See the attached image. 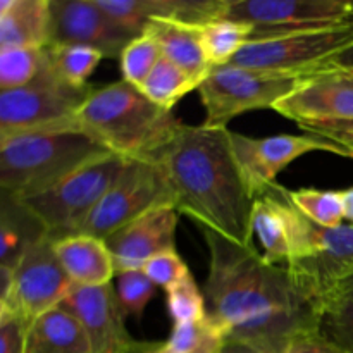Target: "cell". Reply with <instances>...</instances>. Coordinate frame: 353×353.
<instances>
[{
  "mask_svg": "<svg viewBox=\"0 0 353 353\" xmlns=\"http://www.w3.org/2000/svg\"><path fill=\"white\" fill-rule=\"evenodd\" d=\"M209 248L207 316L228 341L262 353H285L295 338L317 330V309L286 265L268 264L254 245L243 247L202 228Z\"/></svg>",
  "mask_w": 353,
  "mask_h": 353,
  "instance_id": "6da1fadb",
  "label": "cell"
},
{
  "mask_svg": "<svg viewBox=\"0 0 353 353\" xmlns=\"http://www.w3.org/2000/svg\"><path fill=\"white\" fill-rule=\"evenodd\" d=\"M176 210L200 228L250 247L255 196L231 143V130L181 124L155 157Z\"/></svg>",
  "mask_w": 353,
  "mask_h": 353,
  "instance_id": "7a4b0ae2",
  "label": "cell"
},
{
  "mask_svg": "<svg viewBox=\"0 0 353 353\" xmlns=\"http://www.w3.org/2000/svg\"><path fill=\"white\" fill-rule=\"evenodd\" d=\"M74 123L128 161H155L183 124L124 79L93 90Z\"/></svg>",
  "mask_w": 353,
  "mask_h": 353,
  "instance_id": "3957f363",
  "label": "cell"
},
{
  "mask_svg": "<svg viewBox=\"0 0 353 353\" xmlns=\"http://www.w3.org/2000/svg\"><path fill=\"white\" fill-rule=\"evenodd\" d=\"M110 154L76 123L0 138V186L16 199L34 195Z\"/></svg>",
  "mask_w": 353,
  "mask_h": 353,
  "instance_id": "277c9868",
  "label": "cell"
},
{
  "mask_svg": "<svg viewBox=\"0 0 353 353\" xmlns=\"http://www.w3.org/2000/svg\"><path fill=\"white\" fill-rule=\"evenodd\" d=\"M116 154L88 162L34 195L17 199L54 240L72 236L128 165ZM16 199V196H14Z\"/></svg>",
  "mask_w": 353,
  "mask_h": 353,
  "instance_id": "5b68a950",
  "label": "cell"
},
{
  "mask_svg": "<svg viewBox=\"0 0 353 353\" xmlns=\"http://www.w3.org/2000/svg\"><path fill=\"white\" fill-rule=\"evenodd\" d=\"M74 283L55 254L48 234L26 248L14 269L0 265V312L19 317L26 326L61 305Z\"/></svg>",
  "mask_w": 353,
  "mask_h": 353,
  "instance_id": "8992f818",
  "label": "cell"
},
{
  "mask_svg": "<svg viewBox=\"0 0 353 353\" xmlns=\"http://www.w3.org/2000/svg\"><path fill=\"white\" fill-rule=\"evenodd\" d=\"M303 76L278 74L240 65L214 68L200 85L205 107L203 126L223 130L234 117L259 109H272L296 88Z\"/></svg>",
  "mask_w": 353,
  "mask_h": 353,
  "instance_id": "52a82bcc",
  "label": "cell"
},
{
  "mask_svg": "<svg viewBox=\"0 0 353 353\" xmlns=\"http://www.w3.org/2000/svg\"><path fill=\"white\" fill-rule=\"evenodd\" d=\"M97 86L69 85L47 62L37 78L23 88L0 92V138L40 128L74 123L83 103Z\"/></svg>",
  "mask_w": 353,
  "mask_h": 353,
  "instance_id": "ba28073f",
  "label": "cell"
},
{
  "mask_svg": "<svg viewBox=\"0 0 353 353\" xmlns=\"http://www.w3.org/2000/svg\"><path fill=\"white\" fill-rule=\"evenodd\" d=\"M352 47L353 23L250 41L231 64L278 74L309 76L334 65V61Z\"/></svg>",
  "mask_w": 353,
  "mask_h": 353,
  "instance_id": "9c48e42d",
  "label": "cell"
},
{
  "mask_svg": "<svg viewBox=\"0 0 353 353\" xmlns=\"http://www.w3.org/2000/svg\"><path fill=\"white\" fill-rule=\"evenodd\" d=\"M226 19L252 28L250 41L353 23L352 0H230Z\"/></svg>",
  "mask_w": 353,
  "mask_h": 353,
  "instance_id": "30bf717a",
  "label": "cell"
},
{
  "mask_svg": "<svg viewBox=\"0 0 353 353\" xmlns=\"http://www.w3.org/2000/svg\"><path fill=\"white\" fill-rule=\"evenodd\" d=\"M172 205L164 174L154 161H130L76 234L107 240L148 210Z\"/></svg>",
  "mask_w": 353,
  "mask_h": 353,
  "instance_id": "8fae6325",
  "label": "cell"
},
{
  "mask_svg": "<svg viewBox=\"0 0 353 353\" xmlns=\"http://www.w3.org/2000/svg\"><path fill=\"white\" fill-rule=\"evenodd\" d=\"M231 143L245 181L255 199L265 195L276 185L279 172L310 152H331L353 159L352 152L343 145L312 133L250 138L231 131Z\"/></svg>",
  "mask_w": 353,
  "mask_h": 353,
  "instance_id": "7c38bea8",
  "label": "cell"
},
{
  "mask_svg": "<svg viewBox=\"0 0 353 353\" xmlns=\"http://www.w3.org/2000/svg\"><path fill=\"white\" fill-rule=\"evenodd\" d=\"M286 269L300 292L317 309L334 286L353 276V226H316L309 254L288 262Z\"/></svg>",
  "mask_w": 353,
  "mask_h": 353,
  "instance_id": "4fadbf2b",
  "label": "cell"
},
{
  "mask_svg": "<svg viewBox=\"0 0 353 353\" xmlns=\"http://www.w3.org/2000/svg\"><path fill=\"white\" fill-rule=\"evenodd\" d=\"M61 307L85 327L93 353H143L150 348L152 343L134 340L128 333L112 283L95 288L74 285Z\"/></svg>",
  "mask_w": 353,
  "mask_h": 353,
  "instance_id": "5bb4252c",
  "label": "cell"
},
{
  "mask_svg": "<svg viewBox=\"0 0 353 353\" xmlns=\"http://www.w3.org/2000/svg\"><path fill=\"white\" fill-rule=\"evenodd\" d=\"M272 110L299 124L353 119V71L331 65L303 76Z\"/></svg>",
  "mask_w": 353,
  "mask_h": 353,
  "instance_id": "9a60e30c",
  "label": "cell"
},
{
  "mask_svg": "<svg viewBox=\"0 0 353 353\" xmlns=\"http://www.w3.org/2000/svg\"><path fill=\"white\" fill-rule=\"evenodd\" d=\"M52 43L81 45L105 59H119L134 34L114 23L97 0H50Z\"/></svg>",
  "mask_w": 353,
  "mask_h": 353,
  "instance_id": "2e32d148",
  "label": "cell"
},
{
  "mask_svg": "<svg viewBox=\"0 0 353 353\" xmlns=\"http://www.w3.org/2000/svg\"><path fill=\"white\" fill-rule=\"evenodd\" d=\"M178 210L172 205L148 210L137 221L103 240L112 254L116 274L141 271L154 255L176 248Z\"/></svg>",
  "mask_w": 353,
  "mask_h": 353,
  "instance_id": "e0dca14e",
  "label": "cell"
},
{
  "mask_svg": "<svg viewBox=\"0 0 353 353\" xmlns=\"http://www.w3.org/2000/svg\"><path fill=\"white\" fill-rule=\"evenodd\" d=\"M50 40V0H0V48H45Z\"/></svg>",
  "mask_w": 353,
  "mask_h": 353,
  "instance_id": "ac0fdd59",
  "label": "cell"
},
{
  "mask_svg": "<svg viewBox=\"0 0 353 353\" xmlns=\"http://www.w3.org/2000/svg\"><path fill=\"white\" fill-rule=\"evenodd\" d=\"M55 254L76 286H105L116 276L112 254L103 240L88 234L55 240Z\"/></svg>",
  "mask_w": 353,
  "mask_h": 353,
  "instance_id": "d6986e66",
  "label": "cell"
},
{
  "mask_svg": "<svg viewBox=\"0 0 353 353\" xmlns=\"http://www.w3.org/2000/svg\"><path fill=\"white\" fill-rule=\"evenodd\" d=\"M24 353H93V348L81 323L59 305L28 326Z\"/></svg>",
  "mask_w": 353,
  "mask_h": 353,
  "instance_id": "ffe728a7",
  "label": "cell"
},
{
  "mask_svg": "<svg viewBox=\"0 0 353 353\" xmlns=\"http://www.w3.org/2000/svg\"><path fill=\"white\" fill-rule=\"evenodd\" d=\"M200 26L176 23L168 19H150L145 31L154 34L161 47L162 57L188 72L200 85L210 74L212 68L207 62L200 41Z\"/></svg>",
  "mask_w": 353,
  "mask_h": 353,
  "instance_id": "44dd1931",
  "label": "cell"
},
{
  "mask_svg": "<svg viewBox=\"0 0 353 353\" xmlns=\"http://www.w3.org/2000/svg\"><path fill=\"white\" fill-rule=\"evenodd\" d=\"M288 190L276 183L265 195L255 199L252 214V230L257 234L264 261L268 264L279 265L290 259L288 214H286Z\"/></svg>",
  "mask_w": 353,
  "mask_h": 353,
  "instance_id": "7402d4cb",
  "label": "cell"
},
{
  "mask_svg": "<svg viewBox=\"0 0 353 353\" xmlns=\"http://www.w3.org/2000/svg\"><path fill=\"white\" fill-rule=\"evenodd\" d=\"M41 224L28 212L14 196L2 193V217H0V265L14 269L26 248L43 236Z\"/></svg>",
  "mask_w": 353,
  "mask_h": 353,
  "instance_id": "603a6c76",
  "label": "cell"
},
{
  "mask_svg": "<svg viewBox=\"0 0 353 353\" xmlns=\"http://www.w3.org/2000/svg\"><path fill=\"white\" fill-rule=\"evenodd\" d=\"M317 331L341 352L353 353V276L334 286L321 300Z\"/></svg>",
  "mask_w": 353,
  "mask_h": 353,
  "instance_id": "cb8c5ba5",
  "label": "cell"
},
{
  "mask_svg": "<svg viewBox=\"0 0 353 353\" xmlns=\"http://www.w3.org/2000/svg\"><path fill=\"white\" fill-rule=\"evenodd\" d=\"M199 31L203 54L212 69L231 64L252 38L250 26L226 17L203 24Z\"/></svg>",
  "mask_w": 353,
  "mask_h": 353,
  "instance_id": "d4e9b609",
  "label": "cell"
},
{
  "mask_svg": "<svg viewBox=\"0 0 353 353\" xmlns=\"http://www.w3.org/2000/svg\"><path fill=\"white\" fill-rule=\"evenodd\" d=\"M138 88L141 90L147 99H150L155 105L162 109L172 110V107L185 95L193 90L200 88V83L195 81L188 72L183 71L169 59L161 57L150 74Z\"/></svg>",
  "mask_w": 353,
  "mask_h": 353,
  "instance_id": "484cf974",
  "label": "cell"
},
{
  "mask_svg": "<svg viewBox=\"0 0 353 353\" xmlns=\"http://www.w3.org/2000/svg\"><path fill=\"white\" fill-rule=\"evenodd\" d=\"M45 55L52 71L76 88L88 86V78L93 74L103 57L99 50L81 45H57L45 47Z\"/></svg>",
  "mask_w": 353,
  "mask_h": 353,
  "instance_id": "4316f807",
  "label": "cell"
},
{
  "mask_svg": "<svg viewBox=\"0 0 353 353\" xmlns=\"http://www.w3.org/2000/svg\"><path fill=\"white\" fill-rule=\"evenodd\" d=\"M226 343L223 330L205 316L199 321L174 324L164 347L169 353H221Z\"/></svg>",
  "mask_w": 353,
  "mask_h": 353,
  "instance_id": "83f0119b",
  "label": "cell"
},
{
  "mask_svg": "<svg viewBox=\"0 0 353 353\" xmlns=\"http://www.w3.org/2000/svg\"><path fill=\"white\" fill-rule=\"evenodd\" d=\"M290 199L296 209L317 226L338 228L343 224L345 207L341 192L303 188L290 192Z\"/></svg>",
  "mask_w": 353,
  "mask_h": 353,
  "instance_id": "f1b7e54d",
  "label": "cell"
},
{
  "mask_svg": "<svg viewBox=\"0 0 353 353\" xmlns=\"http://www.w3.org/2000/svg\"><path fill=\"white\" fill-rule=\"evenodd\" d=\"M45 65V48H0V92L23 88Z\"/></svg>",
  "mask_w": 353,
  "mask_h": 353,
  "instance_id": "f546056e",
  "label": "cell"
},
{
  "mask_svg": "<svg viewBox=\"0 0 353 353\" xmlns=\"http://www.w3.org/2000/svg\"><path fill=\"white\" fill-rule=\"evenodd\" d=\"M161 57V47H159L154 34L143 31L137 38H133L121 54L119 65L123 79L130 85L140 86L150 74L152 69L157 65Z\"/></svg>",
  "mask_w": 353,
  "mask_h": 353,
  "instance_id": "4dcf8cb0",
  "label": "cell"
},
{
  "mask_svg": "<svg viewBox=\"0 0 353 353\" xmlns=\"http://www.w3.org/2000/svg\"><path fill=\"white\" fill-rule=\"evenodd\" d=\"M165 293H168L169 316L174 324L199 321L207 316L205 295L196 286L192 272H186L178 283L169 286Z\"/></svg>",
  "mask_w": 353,
  "mask_h": 353,
  "instance_id": "1f68e13d",
  "label": "cell"
},
{
  "mask_svg": "<svg viewBox=\"0 0 353 353\" xmlns=\"http://www.w3.org/2000/svg\"><path fill=\"white\" fill-rule=\"evenodd\" d=\"M116 296L124 316L140 319L148 302L154 299L157 285L143 271H124L116 274Z\"/></svg>",
  "mask_w": 353,
  "mask_h": 353,
  "instance_id": "d6a6232c",
  "label": "cell"
},
{
  "mask_svg": "<svg viewBox=\"0 0 353 353\" xmlns=\"http://www.w3.org/2000/svg\"><path fill=\"white\" fill-rule=\"evenodd\" d=\"M141 271L152 279L157 286L168 290L174 283H178L183 276L188 271V265L181 259V255L176 252V248L171 250L161 252V254L154 255L147 264L143 265Z\"/></svg>",
  "mask_w": 353,
  "mask_h": 353,
  "instance_id": "836d02e7",
  "label": "cell"
},
{
  "mask_svg": "<svg viewBox=\"0 0 353 353\" xmlns=\"http://www.w3.org/2000/svg\"><path fill=\"white\" fill-rule=\"evenodd\" d=\"M299 126L307 133L319 134V137L343 145L353 155V119L314 121V123H300Z\"/></svg>",
  "mask_w": 353,
  "mask_h": 353,
  "instance_id": "e575fe53",
  "label": "cell"
},
{
  "mask_svg": "<svg viewBox=\"0 0 353 353\" xmlns=\"http://www.w3.org/2000/svg\"><path fill=\"white\" fill-rule=\"evenodd\" d=\"M26 331L19 317L0 312V353H24Z\"/></svg>",
  "mask_w": 353,
  "mask_h": 353,
  "instance_id": "d590c367",
  "label": "cell"
},
{
  "mask_svg": "<svg viewBox=\"0 0 353 353\" xmlns=\"http://www.w3.org/2000/svg\"><path fill=\"white\" fill-rule=\"evenodd\" d=\"M285 353H345L340 348H336L334 345H331L326 338H323L319 334V331L314 330L309 333L300 334L299 338L293 340V343L290 345L288 350Z\"/></svg>",
  "mask_w": 353,
  "mask_h": 353,
  "instance_id": "8d00e7d4",
  "label": "cell"
},
{
  "mask_svg": "<svg viewBox=\"0 0 353 353\" xmlns=\"http://www.w3.org/2000/svg\"><path fill=\"white\" fill-rule=\"evenodd\" d=\"M341 195H343L345 219L350 223V226H353V188L345 190V192H341Z\"/></svg>",
  "mask_w": 353,
  "mask_h": 353,
  "instance_id": "74e56055",
  "label": "cell"
},
{
  "mask_svg": "<svg viewBox=\"0 0 353 353\" xmlns=\"http://www.w3.org/2000/svg\"><path fill=\"white\" fill-rule=\"evenodd\" d=\"M221 353H262V352L255 350V348L248 347V345L238 343V341H228L226 347L223 348V352Z\"/></svg>",
  "mask_w": 353,
  "mask_h": 353,
  "instance_id": "f35d334b",
  "label": "cell"
},
{
  "mask_svg": "<svg viewBox=\"0 0 353 353\" xmlns=\"http://www.w3.org/2000/svg\"><path fill=\"white\" fill-rule=\"evenodd\" d=\"M334 65H340V68L345 69H353V47L350 50L345 52V54H341L340 57L334 61Z\"/></svg>",
  "mask_w": 353,
  "mask_h": 353,
  "instance_id": "ab89813d",
  "label": "cell"
},
{
  "mask_svg": "<svg viewBox=\"0 0 353 353\" xmlns=\"http://www.w3.org/2000/svg\"><path fill=\"white\" fill-rule=\"evenodd\" d=\"M143 353H169V352L165 350L164 343H152L150 348H148V350H145Z\"/></svg>",
  "mask_w": 353,
  "mask_h": 353,
  "instance_id": "60d3db41",
  "label": "cell"
},
{
  "mask_svg": "<svg viewBox=\"0 0 353 353\" xmlns=\"http://www.w3.org/2000/svg\"><path fill=\"white\" fill-rule=\"evenodd\" d=\"M350 71H353V69H350Z\"/></svg>",
  "mask_w": 353,
  "mask_h": 353,
  "instance_id": "b9f144b4",
  "label": "cell"
}]
</instances>
